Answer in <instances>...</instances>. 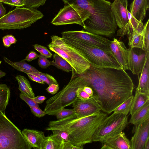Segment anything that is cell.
I'll list each match as a JSON object with an SVG mask.
<instances>
[{
  "label": "cell",
  "mask_w": 149,
  "mask_h": 149,
  "mask_svg": "<svg viewBox=\"0 0 149 149\" xmlns=\"http://www.w3.org/2000/svg\"><path fill=\"white\" fill-rule=\"evenodd\" d=\"M139 49L130 47L128 56L129 70L138 76L143 70L146 56V52Z\"/></svg>",
  "instance_id": "obj_12"
},
{
  "label": "cell",
  "mask_w": 149,
  "mask_h": 149,
  "mask_svg": "<svg viewBox=\"0 0 149 149\" xmlns=\"http://www.w3.org/2000/svg\"><path fill=\"white\" fill-rule=\"evenodd\" d=\"M53 58V60L50 61L51 65L66 72L72 71V68L70 64L58 54L56 53L54 54Z\"/></svg>",
  "instance_id": "obj_25"
},
{
  "label": "cell",
  "mask_w": 149,
  "mask_h": 149,
  "mask_svg": "<svg viewBox=\"0 0 149 149\" xmlns=\"http://www.w3.org/2000/svg\"><path fill=\"white\" fill-rule=\"evenodd\" d=\"M135 126L130 141L131 149H144L146 142L149 139V118Z\"/></svg>",
  "instance_id": "obj_13"
},
{
  "label": "cell",
  "mask_w": 149,
  "mask_h": 149,
  "mask_svg": "<svg viewBox=\"0 0 149 149\" xmlns=\"http://www.w3.org/2000/svg\"><path fill=\"white\" fill-rule=\"evenodd\" d=\"M1 61H0V65L1 64Z\"/></svg>",
  "instance_id": "obj_54"
},
{
  "label": "cell",
  "mask_w": 149,
  "mask_h": 149,
  "mask_svg": "<svg viewBox=\"0 0 149 149\" xmlns=\"http://www.w3.org/2000/svg\"><path fill=\"white\" fill-rule=\"evenodd\" d=\"M26 74L29 79L31 80L40 84H44L45 82L41 79L39 77L31 73H27Z\"/></svg>",
  "instance_id": "obj_45"
},
{
  "label": "cell",
  "mask_w": 149,
  "mask_h": 149,
  "mask_svg": "<svg viewBox=\"0 0 149 149\" xmlns=\"http://www.w3.org/2000/svg\"><path fill=\"white\" fill-rule=\"evenodd\" d=\"M61 144L52 134L46 136L43 149H61Z\"/></svg>",
  "instance_id": "obj_29"
},
{
  "label": "cell",
  "mask_w": 149,
  "mask_h": 149,
  "mask_svg": "<svg viewBox=\"0 0 149 149\" xmlns=\"http://www.w3.org/2000/svg\"><path fill=\"white\" fill-rule=\"evenodd\" d=\"M118 0H114L111 3V9L115 22L120 29L124 26L128 21L127 9Z\"/></svg>",
  "instance_id": "obj_18"
},
{
  "label": "cell",
  "mask_w": 149,
  "mask_h": 149,
  "mask_svg": "<svg viewBox=\"0 0 149 149\" xmlns=\"http://www.w3.org/2000/svg\"><path fill=\"white\" fill-rule=\"evenodd\" d=\"M15 78L18 82V89L21 93L31 98H34L35 97V94L30 81L26 77L21 75H17Z\"/></svg>",
  "instance_id": "obj_23"
},
{
  "label": "cell",
  "mask_w": 149,
  "mask_h": 149,
  "mask_svg": "<svg viewBox=\"0 0 149 149\" xmlns=\"http://www.w3.org/2000/svg\"><path fill=\"white\" fill-rule=\"evenodd\" d=\"M67 43L74 47L83 54L91 66L97 68L123 69L112 54L80 40L62 37Z\"/></svg>",
  "instance_id": "obj_5"
},
{
  "label": "cell",
  "mask_w": 149,
  "mask_h": 149,
  "mask_svg": "<svg viewBox=\"0 0 149 149\" xmlns=\"http://www.w3.org/2000/svg\"><path fill=\"white\" fill-rule=\"evenodd\" d=\"M51 131L53 132V135L61 144V149H62L63 143L69 141L68 134L66 131L62 130H53Z\"/></svg>",
  "instance_id": "obj_31"
},
{
  "label": "cell",
  "mask_w": 149,
  "mask_h": 149,
  "mask_svg": "<svg viewBox=\"0 0 149 149\" xmlns=\"http://www.w3.org/2000/svg\"><path fill=\"white\" fill-rule=\"evenodd\" d=\"M89 15V12L77 5L65 4L51 23L56 25L77 24L84 28V22Z\"/></svg>",
  "instance_id": "obj_9"
},
{
  "label": "cell",
  "mask_w": 149,
  "mask_h": 149,
  "mask_svg": "<svg viewBox=\"0 0 149 149\" xmlns=\"http://www.w3.org/2000/svg\"><path fill=\"white\" fill-rule=\"evenodd\" d=\"M84 86L79 87L77 91V97L79 99L85 100L89 99L91 97L83 89Z\"/></svg>",
  "instance_id": "obj_38"
},
{
  "label": "cell",
  "mask_w": 149,
  "mask_h": 149,
  "mask_svg": "<svg viewBox=\"0 0 149 149\" xmlns=\"http://www.w3.org/2000/svg\"><path fill=\"white\" fill-rule=\"evenodd\" d=\"M149 7V0H134L130 6V12L139 21L145 18Z\"/></svg>",
  "instance_id": "obj_20"
},
{
  "label": "cell",
  "mask_w": 149,
  "mask_h": 149,
  "mask_svg": "<svg viewBox=\"0 0 149 149\" xmlns=\"http://www.w3.org/2000/svg\"><path fill=\"white\" fill-rule=\"evenodd\" d=\"M128 37V45L130 47L142 49L143 44V31L140 33L135 32Z\"/></svg>",
  "instance_id": "obj_27"
},
{
  "label": "cell",
  "mask_w": 149,
  "mask_h": 149,
  "mask_svg": "<svg viewBox=\"0 0 149 149\" xmlns=\"http://www.w3.org/2000/svg\"><path fill=\"white\" fill-rule=\"evenodd\" d=\"M34 49L39 52L40 54L47 58H51L52 54L46 47L38 44H36L33 45Z\"/></svg>",
  "instance_id": "obj_34"
},
{
  "label": "cell",
  "mask_w": 149,
  "mask_h": 149,
  "mask_svg": "<svg viewBox=\"0 0 149 149\" xmlns=\"http://www.w3.org/2000/svg\"><path fill=\"white\" fill-rule=\"evenodd\" d=\"M33 100L38 104L42 103L46 99V97L44 96L38 95L33 98Z\"/></svg>",
  "instance_id": "obj_46"
},
{
  "label": "cell",
  "mask_w": 149,
  "mask_h": 149,
  "mask_svg": "<svg viewBox=\"0 0 149 149\" xmlns=\"http://www.w3.org/2000/svg\"><path fill=\"white\" fill-rule=\"evenodd\" d=\"M3 42L4 45L6 47H9L11 45L9 40L6 36H4L3 38Z\"/></svg>",
  "instance_id": "obj_49"
},
{
  "label": "cell",
  "mask_w": 149,
  "mask_h": 149,
  "mask_svg": "<svg viewBox=\"0 0 149 149\" xmlns=\"http://www.w3.org/2000/svg\"><path fill=\"white\" fill-rule=\"evenodd\" d=\"M110 48L111 54L123 69L125 71L129 70L128 56L129 49H127L124 43L118 40L115 38L111 41L110 44Z\"/></svg>",
  "instance_id": "obj_14"
},
{
  "label": "cell",
  "mask_w": 149,
  "mask_h": 149,
  "mask_svg": "<svg viewBox=\"0 0 149 149\" xmlns=\"http://www.w3.org/2000/svg\"><path fill=\"white\" fill-rule=\"evenodd\" d=\"M143 44L141 49L146 52L149 51V19L144 25L143 31Z\"/></svg>",
  "instance_id": "obj_32"
},
{
  "label": "cell",
  "mask_w": 149,
  "mask_h": 149,
  "mask_svg": "<svg viewBox=\"0 0 149 149\" xmlns=\"http://www.w3.org/2000/svg\"><path fill=\"white\" fill-rule=\"evenodd\" d=\"M26 0H8L5 4L16 7L24 6Z\"/></svg>",
  "instance_id": "obj_40"
},
{
  "label": "cell",
  "mask_w": 149,
  "mask_h": 149,
  "mask_svg": "<svg viewBox=\"0 0 149 149\" xmlns=\"http://www.w3.org/2000/svg\"><path fill=\"white\" fill-rule=\"evenodd\" d=\"M72 104L74 114L78 117L89 116L102 110L100 104L94 95L86 100L77 98Z\"/></svg>",
  "instance_id": "obj_11"
},
{
  "label": "cell",
  "mask_w": 149,
  "mask_h": 149,
  "mask_svg": "<svg viewBox=\"0 0 149 149\" xmlns=\"http://www.w3.org/2000/svg\"><path fill=\"white\" fill-rule=\"evenodd\" d=\"M6 75V73L0 70V78L5 76Z\"/></svg>",
  "instance_id": "obj_52"
},
{
  "label": "cell",
  "mask_w": 149,
  "mask_h": 149,
  "mask_svg": "<svg viewBox=\"0 0 149 149\" xmlns=\"http://www.w3.org/2000/svg\"><path fill=\"white\" fill-rule=\"evenodd\" d=\"M61 35L62 37L78 40L111 54L109 46L111 41L101 36L84 30L63 31Z\"/></svg>",
  "instance_id": "obj_10"
},
{
  "label": "cell",
  "mask_w": 149,
  "mask_h": 149,
  "mask_svg": "<svg viewBox=\"0 0 149 149\" xmlns=\"http://www.w3.org/2000/svg\"><path fill=\"white\" fill-rule=\"evenodd\" d=\"M139 77V84L136 90L138 92L149 94V51L146 52L144 65Z\"/></svg>",
  "instance_id": "obj_19"
},
{
  "label": "cell",
  "mask_w": 149,
  "mask_h": 149,
  "mask_svg": "<svg viewBox=\"0 0 149 149\" xmlns=\"http://www.w3.org/2000/svg\"><path fill=\"white\" fill-rule=\"evenodd\" d=\"M0 112L5 111L7 105L10 95V88L6 84H0Z\"/></svg>",
  "instance_id": "obj_26"
},
{
  "label": "cell",
  "mask_w": 149,
  "mask_h": 149,
  "mask_svg": "<svg viewBox=\"0 0 149 149\" xmlns=\"http://www.w3.org/2000/svg\"><path fill=\"white\" fill-rule=\"evenodd\" d=\"M148 101H149V94L141 93L136 90L130 112L131 115H133Z\"/></svg>",
  "instance_id": "obj_21"
},
{
  "label": "cell",
  "mask_w": 149,
  "mask_h": 149,
  "mask_svg": "<svg viewBox=\"0 0 149 149\" xmlns=\"http://www.w3.org/2000/svg\"><path fill=\"white\" fill-rule=\"evenodd\" d=\"M83 89L91 97H92L93 95V91L91 87L89 86H84L83 87Z\"/></svg>",
  "instance_id": "obj_47"
},
{
  "label": "cell",
  "mask_w": 149,
  "mask_h": 149,
  "mask_svg": "<svg viewBox=\"0 0 149 149\" xmlns=\"http://www.w3.org/2000/svg\"><path fill=\"white\" fill-rule=\"evenodd\" d=\"M6 14L5 8L3 6L2 3L0 2V19L3 17Z\"/></svg>",
  "instance_id": "obj_48"
},
{
  "label": "cell",
  "mask_w": 149,
  "mask_h": 149,
  "mask_svg": "<svg viewBox=\"0 0 149 149\" xmlns=\"http://www.w3.org/2000/svg\"><path fill=\"white\" fill-rule=\"evenodd\" d=\"M119 0L121 3H122L124 7L127 8L128 6V0Z\"/></svg>",
  "instance_id": "obj_50"
},
{
  "label": "cell",
  "mask_w": 149,
  "mask_h": 149,
  "mask_svg": "<svg viewBox=\"0 0 149 149\" xmlns=\"http://www.w3.org/2000/svg\"><path fill=\"white\" fill-rule=\"evenodd\" d=\"M83 148L74 146L69 141L64 142L63 144L62 149H82Z\"/></svg>",
  "instance_id": "obj_44"
},
{
  "label": "cell",
  "mask_w": 149,
  "mask_h": 149,
  "mask_svg": "<svg viewBox=\"0 0 149 149\" xmlns=\"http://www.w3.org/2000/svg\"><path fill=\"white\" fill-rule=\"evenodd\" d=\"M8 0H0V2H2V3H5L6 1Z\"/></svg>",
  "instance_id": "obj_53"
},
{
  "label": "cell",
  "mask_w": 149,
  "mask_h": 149,
  "mask_svg": "<svg viewBox=\"0 0 149 149\" xmlns=\"http://www.w3.org/2000/svg\"><path fill=\"white\" fill-rule=\"evenodd\" d=\"M144 149H149V139L146 142Z\"/></svg>",
  "instance_id": "obj_51"
},
{
  "label": "cell",
  "mask_w": 149,
  "mask_h": 149,
  "mask_svg": "<svg viewBox=\"0 0 149 149\" xmlns=\"http://www.w3.org/2000/svg\"><path fill=\"white\" fill-rule=\"evenodd\" d=\"M65 4L77 5L81 7L85 0H62Z\"/></svg>",
  "instance_id": "obj_42"
},
{
  "label": "cell",
  "mask_w": 149,
  "mask_h": 149,
  "mask_svg": "<svg viewBox=\"0 0 149 149\" xmlns=\"http://www.w3.org/2000/svg\"><path fill=\"white\" fill-rule=\"evenodd\" d=\"M30 107L32 113L37 117L40 118L43 117L46 114L44 111L39 107Z\"/></svg>",
  "instance_id": "obj_39"
},
{
  "label": "cell",
  "mask_w": 149,
  "mask_h": 149,
  "mask_svg": "<svg viewBox=\"0 0 149 149\" xmlns=\"http://www.w3.org/2000/svg\"><path fill=\"white\" fill-rule=\"evenodd\" d=\"M134 96L131 95L118 107L113 111V113L127 116L130 112Z\"/></svg>",
  "instance_id": "obj_28"
},
{
  "label": "cell",
  "mask_w": 149,
  "mask_h": 149,
  "mask_svg": "<svg viewBox=\"0 0 149 149\" xmlns=\"http://www.w3.org/2000/svg\"><path fill=\"white\" fill-rule=\"evenodd\" d=\"M74 111L73 109H63L56 115L57 120L65 118L74 114Z\"/></svg>",
  "instance_id": "obj_35"
},
{
  "label": "cell",
  "mask_w": 149,
  "mask_h": 149,
  "mask_svg": "<svg viewBox=\"0 0 149 149\" xmlns=\"http://www.w3.org/2000/svg\"><path fill=\"white\" fill-rule=\"evenodd\" d=\"M19 97L22 100L25 102L29 107H39L38 104L36 102L33 100V98L23 95L21 93L19 94Z\"/></svg>",
  "instance_id": "obj_37"
},
{
  "label": "cell",
  "mask_w": 149,
  "mask_h": 149,
  "mask_svg": "<svg viewBox=\"0 0 149 149\" xmlns=\"http://www.w3.org/2000/svg\"><path fill=\"white\" fill-rule=\"evenodd\" d=\"M0 87H1V85H0Z\"/></svg>",
  "instance_id": "obj_55"
},
{
  "label": "cell",
  "mask_w": 149,
  "mask_h": 149,
  "mask_svg": "<svg viewBox=\"0 0 149 149\" xmlns=\"http://www.w3.org/2000/svg\"><path fill=\"white\" fill-rule=\"evenodd\" d=\"M21 131L0 112V149H31Z\"/></svg>",
  "instance_id": "obj_7"
},
{
  "label": "cell",
  "mask_w": 149,
  "mask_h": 149,
  "mask_svg": "<svg viewBox=\"0 0 149 149\" xmlns=\"http://www.w3.org/2000/svg\"><path fill=\"white\" fill-rule=\"evenodd\" d=\"M51 38L49 49L70 64L72 69V77L81 74L90 68V63L81 52L65 42L62 37L53 35Z\"/></svg>",
  "instance_id": "obj_4"
},
{
  "label": "cell",
  "mask_w": 149,
  "mask_h": 149,
  "mask_svg": "<svg viewBox=\"0 0 149 149\" xmlns=\"http://www.w3.org/2000/svg\"><path fill=\"white\" fill-rule=\"evenodd\" d=\"M100 111L91 115L78 117L73 114L65 118L50 121L46 130H63L69 136V141L73 145L84 148L92 142V138L100 124L107 116Z\"/></svg>",
  "instance_id": "obj_2"
},
{
  "label": "cell",
  "mask_w": 149,
  "mask_h": 149,
  "mask_svg": "<svg viewBox=\"0 0 149 149\" xmlns=\"http://www.w3.org/2000/svg\"><path fill=\"white\" fill-rule=\"evenodd\" d=\"M128 21L122 28L117 31V36L123 37L125 35L129 36L135 32L141 33L144 28L142 22L139 21L135 18L127 9Z\"/></svg>",
  "instance_id": "obj_15"
},
{
  "label": "cell",
  "mask_w": 149,
  "mask_h": 149,
  "mask_svg": "<svg viewBox=\"0 0 149 149\" xmlns=\"http://www.w3.org/2000/svg\"><path fill=\"white\" fill-rule=\"evenodd\" d=\"M148 118H149V101L142 108L131 115L129 122L136 125Z\"/></svg>",
  "instance_id": "obj_22"
},
{
  "label": "cell",
  "mask_w": 149,
  "mask_h": 149,
  "mask_svg": "<svg viewBox=\"0 0 149 149\" xmlns=\"http://www.w3.org/2000/svg\"><path fill=\"white\" fill-rule=\"evenodd\" d=\"M38 64L40 67L45 69L51 65V62L45 56L40 54L39 55Z\"/></svg>",
  "instance_id": "obj_36"
},
{
  "label": "cell",
  "mask_w": 149,
  "mask_h": 149,
  "mask_svg": "<svg viewBox=\"0 0 149 149\" xmlns=\"http://www.w3.org/2000/svg\"><path fill=\"white\" fill-rule=\"evenodd\" d=\"M86 79L81 74L71 77L63 89L46 101L44 111L46 114L56 116L65 107L72 104L78 98L77 91L81 86H87Z\"/></svg>",
  "instance_id": "obj_3"
},
{
  "label": "cell",
  "mask_w": 149,
  "mask_h": 149,
  "mask_svg": "<svg viewBox=\"0 0 149 149\" xmlns=\"http://www.w3.org/2000/svg\"><path fill=\"white\" fill-rule=\"evenodd\" d=\"M47 0H26L24 7L29 8H36L44 5Z\"/></svg>",
  "instance_id": "obj_33"
},
{
  "label": "cell",
  "mask_w": 149,
  "mask_h": 149,
  "mask_svg": "<svg viewBox=\"0 0 149 149\" xmlns=\"http://www.w3.org/2000/svg\"><path fill=\"white\" fill-rule=\"evenodd\" d=\"M102 110L110 114L132 95L134 85L130 77L123 69L97 68L91 65L81 74Z\"/></svg>",
  "instance_id": "obj_1"
},
{
  "label": "cell",
  "mask_w": 149,
  "mask_h": 149,
  "mask_svg": "<svg viewBox=\"0 0 149 149\" xmlns=\"http://www.w3.org/2000/svg\"><path fill=\"white\" fill-rule=\"evenodd\" d=\"M21 72L26 74L29 73L34 74L39 77L43 81L49 85L52 84H58V82L55 78L52 76L47 73H42L40 72H35L25 70H22Z\"/></svg>",
  "instance_id": "obj_30"
},
{
  "label": "cell",
  "mask_w": 149,
  "mask_h": 149,
  "mask_svg": "<svg viewBox=\"0 0 149 149\" xmlns=\"http://www.w3.org/2000/svg\"><path fill=\"white\" fill-rule=\"evenodd\" d=\"M59 89V86L58 84H51L46 88L47 91L49 93L54 95L56 94Z\"/></svg>",
  "instance_id": "obj_41"
},
{
  "label": "cell",
  "mask_w": 149,
  "mask_h": 149,
  "mask_svg": "<svg viewBox=\"0 0 149 149\" xmlns=\"http://www.w3.org/2000/svg\"><path fill=\"white\" fill-rule=\"evenodd\" d=\"M103 143L101 149H131L130 141L123 132L108 139Z\"/></svg>",
  "instance_id": "obj_16"
},
{
  "label": "cell",
  "mask_w": 149,
  "mask_h": 149,
  "mask_svg": "<svg viewBox=\"0 0 149 149\" xmlns=\"http://www.w3.org/2000/svg\"><path fill=\"white\" fill-rule=\"evenodd\" d=\"M39 55L34 51H31L26 56L24 60L30 62L38 57Z\"/></svg>",
  "instance_id": "obj_43"
},
{
  "label": "cell",
  "mask_w": 149,
  "mask_h": 149,
  "mask_svg": "<svg viewBox=\"0 0 149 149\" xmlns=\"http://www.w3.org/2000/svg\"><path fill=\"white\" fill-rule=\"evenodd\" d=\"M127 124V116L113 113L101 123L93 135L92 141L103 143L108 139L123 132Z\"/></svg>",
  "instance_id": "obj_8"
},
{
  "label": "cell",
  "mask_w": 149,
  "mask_h": 149,
  "mask_svg": "<svg viewBox=\"0 0 149 149\" xmlns=\"http://www.w3.org/2000/svg\"><path fill=\"white\" fill-rule=\"evenodd\" d=\"M22 132L24 138L32 148L43 149L46 138L43 132L24 129Z\"/></svg>",
  "instance_id": "obj_17"
},
{
  "label": "cell",
  "mask_w": 149,
  "mask_h": 149,
  "mask_svg": "<svg viewBox=\"0 0 149 149\" xmlns=\"http://www.w3.org/2000/svg\"><path fill=\"white\" fill-rule=\"evenodd\" d=\"M3 60L5 62L20 72L22 70H25L35 72H40L35 67L25 62L24 60L19 61L13 62L7 58L4 57Z\"/></svg>",
  "instance_id": "obj_24"
},
{
  "label": "cell",
  "mask_w": 149,
  "mask_h": 149,
  "mask_svg": "<svg viewBox=\"0 0 149 149\" xmlns=\"http://www.w3.org/2000/svg\"><path fill=\"white\" fill-rule=\"evenodd\" d=\"M43 16V13L36 8L17 7L0 19V29H21L27 28Z\"/></svg>",
  "instance_id": "obj_6"
}]
</instances>
